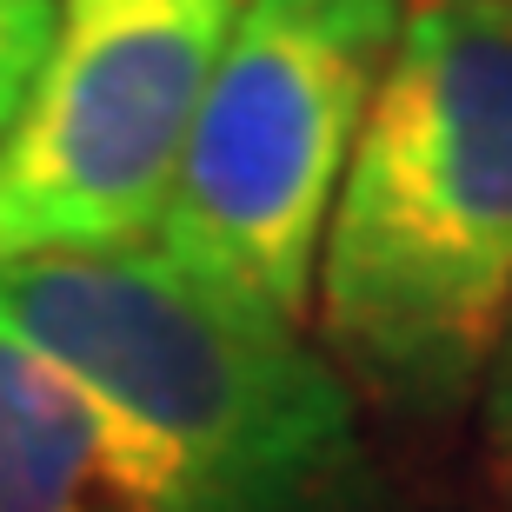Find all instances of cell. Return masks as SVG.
I'll return each mask as SVG.
<instances>
[{"label":"cell","mask_w":512,"mask_h":512,"mask_svg":"<svg viewBox=\"0 0 512 512\" xmlns=\"http://www.w3.org/2000/svg\"><path fill=\"white\" fill-rule=\"evenodd\" d=\"M512 320V0H413L326 220L313 333L353 399L446 419Z\"/></svg>","instance_id":"cell-1"},{"label":"cell","mask_w":512,"mask_h":512,"mask_svg":"<svg viewBox=\"0 0 512 512\" xmlns=\"http://www.w3.org/2000/svg\"><path fill=\"white\" fill-rule=\"evenodd\" d=\"M0 333L147 426L233 512H340L360 486V399L333 360L160 247L0 266Z\"/></svg>","instance_id":"cell-2"},{"label":"cell","mask_w":512,"mask_h":512,"mask_svg":"<svg viewBox=\"0 0 512 512\" xmlns=\"http://www.w3.org/2000/svg\"><path fill=\"white\" fill-rule=\"evenodd\" d=\"M406 14L413 0H247L153 247L306 333L326 220Z\"/></svg>","instance_id":"cell-3"},{"label":"cell","mask_w":512,"mask_h":512,"mask_svg":"<svg viewBox=\"0 0 512 512\" xmlns=\"http://www.w3.org/2000/svg\"><path fill=\"white\" fill-rule=\"evenodd\" d=\"M247 0H60L34 94L0 140V266L160 240L200 100Z\"/></svg>","instance_id":"cell-4"},{"label":"cell","mask_w":512,"mask_h":512,"mask_svg":"<svg viewBox=\"0 0 512 512\" xmlns=\"http://www.w3.org/2000/svg\"><path fill=\"white\" fill-rule=\"evenodd\" d=\"M0 512H233L147 426L0 333Z\"/></svg>","instance_id":"cell-5"},{"label":"cell","mask_w":512,"mask_h":512,"mask_svg":"<svg viewBox=\"0 0 512 512\" xmlns=\"http://www.w3.org/2000/svg\"><path fill=\"white\" fill-rule=\"evenodd\" d=\"M60 27V0H0V140L34 94L47 47Z\"/></svg>","instance_id":"cell-6"},{"label":"cell","mask_w":512,"mask_h":512,"mask_svg":"<svg viewBox=\"0 0 512 512\" xmlns=\"http://www.w3.org/2000/svg\"><path fill=\"white\" fill-rule=\"evenodd\" d=\"M479 439H486V466L493 479L512 493V320L499 333V353L486 366V386H479Z\"/></svg>","instance_id":"cell-7"}]
</instances>
